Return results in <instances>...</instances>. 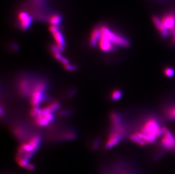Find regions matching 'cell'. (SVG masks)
Instances as JSON below:
<instances>
[{
	"mask_svg": "<svg viewBox=\"0 0 175 174\" xmlns=\"http://www.w3.org/2000/svg\"><path fill=\"white\" fill-rule=\"evenodd\" d=\"M47 88L48 84L44 80H39L36 82L30 97V105L32 108L40 107V105L45 99V92Z\"/></svg>",
	"mask_w": 175,
	"mask_h": 174,
	"instance_id": "6da1fadb",
	"label": "cell"
},
{
	"mask_svg": "<svg viewBox=\"0 0 175 174\" xmlns=\"http://www.w3.org/2000/svg\"><path fill=\"white\" fill-rule=\"evenodd\" d=\"M55 120V113L51 111L47 106L40 108L36 116L34 118V123L40 127L49 126Z\"/></svg>",
	"mask_w": 175,
	"mask_h": 174,
	"instance_id": "7a4b0ae2",
	"label": "cell"
},
{
	"mask_svg": "<svg viewBox=\"0 0 175 174\" xmlns=\"http://www.w3.org/2000/svg\"><path fill=\"white\" fill-rule=\"evenodd\" d=\"M101 33L104 34L116 46L127 48L130 46L129 40L122 35L112 31L107 27L101 26Z\"/></svg>",
	"mask_w": 175,
	"mask_h": 174,
	"instance_id": "3957f363",
	"label": "cell"
},
{
	"mask_svg": "<svg viewBox=\"0 0 175 174\" xmlns=\"http://www.w3.org/2000/svg\"><path fill=\"white\" fill-rule=\"evenodd\" d=\"M162 127L159 121L156 119H148L142 124L139 132L151 137L155 141L158 138V133Z\"/></svg>",
	"mask_w": 175,
	"mask_h": 174,
	"instance_id": "277c9868",
	"label": "cell"
},
{
	"mask_svg": "<svg viewBox=\"0 0 175 174\" xmlns=\"http://www.w3.org/2000/svg\"><path fill=\"white\" fill-rule=\"evenodd\" d=\"M112 124V131L121 134L124 137L127 133V128L123 121L122 116L118 113L113 111L109 115Z\"/></svg>",
	"mask_w": 175,
	"mask_h": 174,
	"instance_id": "5b68a950",
	"label": "cell"
},
{
	"mask_svg": "<svg viewBox=\"0 0 175 174\" xmlns=\"http://www.w3.org/2000/svg\"><path fill=\"white\" fill-rule=\"evenodd\" d=\"M36 82L27 77L21 78L18 83V91L20 94L23 97H30L34 89Z\"/></svg>",
	"mask_w": 175,
	"mask_h": 174,
	"instance_id": "8992f818",
	"label": "cell"
},
{
	"mask_svg": "<svg viewBox=\"0 0 175 174\" xmlns=\"http://www.w3.org/2000/svg\"><path fill=\"white\" fill-rule=\"evenodd\" d=\"M160 145L165 150H175V136L169 130H167L163 135Z\"/></svg>",
	"mask_w": 175,
	"mask_h": 174,
	"instance_id": "52a82bcc",
	"label": "cell"
},
{
	"mask_svg": "<svg viewBox=\"0 0 175 174\" xmlns=\"http://www.w3.org/2000/svg\"><path fill=\"white\" fill-rule=\"evenodd\" d=\"M97 45L101 51L104 53H111L115 51L116 49L115 45L102 33Z\"/></svg>",
	"mask_w": 175,
	"mask_h": 174,
	"instance_id": "ba28073f",
	"label": "cell"
},
{
	"mask_svg": "<svg viewBox=\"0 0 175 174\" xmlns=\"http://www.w3.org/2000/svg\"><path fill=\"white\" fill-rule=\"evenodd\" d=\"M123 137L124 136L121 134L111 130L105 143V148L107 149L113 148L119 144L120 142L123 140Z\"/></svg>",
	"mask_w": 175,
	"mask_h": 174,
	"instance_id": "9c48e42d",
	"label": "cell"
},
{
	"mask_svg": "<svg viewBox=\"0 0 175 174\" xmlns=\"http://www.w3.org/2000/svg\"><path fill=\"white\" fill-rule=\"evenodd\" d=\"M162 22L164 28L170 33L175 28V14L169 13L164 15Z\"/></svg>",
	"mask_w": 175,
	"mask_h": 174,
	"instance_id": "30bf717a",
	"label": "cell"
},
{
	"mask_svg": "<svg viewBox=\"0 0 175 174\" xmlns=\"http://www.w3.org/2000/svg\"><path fill=\"white\" fill-rule=\"evenodd\" d=\"M53 37L56 42V46L60 50L61 52L64 51V48L65 46L66 43L65 39L63 37V34L60 31V30H58L55 32L52 33Z\"/></svg>",
	"mask_w": 175,
	"mask_h": 174,
	"instance_id": "8fae6325",
	"label": "cell"
},
{
	"mask_svg": "<svg viewBox=\"0 0 175 174\" xmlns=\"http://www.w3.org/2000/svg\"><path fill=\"white\" fill-rule=\"evenodd\" d=\"M50 50L51 52L52 56L54 57V58L56 60L59 61L63 66L70 63L69 61L67 58H65L63 56L62 52H61L60 50L57 48L56 45H51L50 46Z\"/></svg>",
	"mask_w": 175,
	"mask_h": 174,
	"instance_id": "7c38bea8",
	"label": "cell"
},
{
	"mask_svg": "<svg viewBox=\"0 0 175 174\" xmlns=\"http://www.w3.org/2000/svg\"><path fill=\"white\" fill-rule=\"evenodd\" d=\"M101 26L97 27L93 29L89 37V45L91 48H95L98 44V41L101 38Z\"/></svg>",
	"mask_w": 175,
	"mask_h": 174,
	"instance_id": "4fadbf2b",
	"label": "cell"
},
{
	"mask_svg": "<svg viewBox=\"0 0 175 174\" xmlns=\"http://www.w3.org/2000/svg\"><path fill=\"white\" fill-rule=\"evenodd\" d=\"M153 20L157 29L160 32L161 36H162V37L164 39L167 38L168 36L169 35V32L164 28V27L163 26L162 22V19H160L157 16H155L153 18Z\"/></svg>",
	"mask_w": 175,
	"mask_h": 174,
	"instance_id": "5bb4252c",
	"label": "cell"
},
{
	"mask_svg": "<svg viewBox=\"0 0 175 174\" xmlns=\"http://www.w3.org/2000/svg\"><path fill=\"white\" fill-rule=\"evenodd\" d=\"M32 22V17L30 16L26 19L18 22L19 27L23 31H27L31 27Z\"/></svg>",
	"mask_w": 175,
	"mask_h": 174,
	"instance_id": "9a60e30c",
	"label": "cell"
},
{
	"mask_svg": "<svg viewBox=\"0 0 175 174\" xmlns=\"http://www.w3.org/2000/svg\"><path fill=\"white\" fill-rule=\"evenodd\" d=\"M62 21V17L58 14L53 15L49 19V23L51 25H55V26H59Z\"/></svg>",
	"mask_w": 175,
	"mask_h": 174,
	"instance_id": "2e32d148",
	"label": "cell"
},
{
	"mask_svg": "<svg viewBox=\"0 0 175 174\" xmlns=\"http://www.w3.org/2000/svg\"><path fill=\"white\" fill-rule=\"evenodd\" d=\"M129 138H130L131 141H133L135 144L139 145L142 146H146V145L147 144V143L146 142L143 141V140H142L141 139H140L139 137L137 136L135 133L131 134Z\"/></svg>",
	"mask_w": 175,
	"mask_h": 174,
	"instance_id": "e0dca14e",
	"label": "cell"
},
{
	"mask_svg": "<svg viewBox=\"0 0 175 174\" xmlns=\"http://www.w3.org/2000/svg\"><path fill=\"white\" fill-rule=\"evenodd\" d=\"M123 92L120 89H115L111 94V99L113 101H117L121 98L123 97Z\"/></svg>",
	"mask_w": 175,
	"mask_h": 174,
	"instance_id": "ac0fdd59",
	"label": "cell"
},
{
	"mask_svg": "<svg viewBox=\"0 0 175 174\" xmlns=\"http://www.w3.org/2000/svg\"><path fill=\"white\" fill-rule=\"evenodd\" d=\"M26 131H25V130L22 127H21V126H17L14 129V132L15 136L20 139H23L26 136Z\"/></svg>",
	"mask_w": 175,
	"mask_h": 174,
	"instance_id": "d6986e66",
	"label": "cell"
},
{
	"mask_svg": "<svg viewBox=\"0 0 175 174\" xmlns=\"http://www.w3.org/2000/svg\"><path fill=\"white\" fill-rule=\"evenodd\" d=\"M165 115L169 119L175 120V105L168 108L165 111Z\"/></svg>",
	"mask_w": 175,
	"mask_h": 174,
	"instance_id": "ffe728a7",
	"label": "cell"
},
{
	"mask_svg": "<svg viewBox=\"0 0 175 174\" xmlns=\"http://www.w3.org/2000/svg\"><path fill=\"white\" fill-rule=\"evenodd\" d=\"M164 74L168 78H172L175 75V70L172 67H167L164 68Z\"/></svg>",
	"mask_w": 175,
	"mask_h": 174,
	"instance_id": "44dd1931",
	"label": "cell"
},
{
	"mask_svg": "<svg viewBox=\"0 0 175 174\" xmlns=\"http://www.w3.org/2000/svg\"><path fill=\"white\" fill-rule=\"evenodd\" d=\"M63 68L65 70L68 71H73L75 70L77 68V67L75 66L74 65H71L70 63H68L67 65H65L63 66Z\"/></svg>",
	"mask_w": 175,
	"mask_h": 174,
	"instance_id": "7402d4cb",
	"label": "cell"
},
{
	"mask_svg": "<svg viewBox=\"0 0 175 174\" xmlns=\"http://www.w3.org/2000/svg\"><path fill=\"white\" fill-rule=\"evenodd\" d=\"M12 48H13V49H14V50H17L18 49V46H17V45L15 44L12 45Z\"/></svg>",
	"mask_w": 175,
	"mask_h": 174,
	"instance_id": "603a6c76",
	"label": "cell"
}]
</instances>
